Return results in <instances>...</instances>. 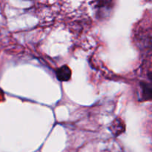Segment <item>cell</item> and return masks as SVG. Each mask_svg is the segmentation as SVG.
Returning a JSON list of instances; mask_svg holds the SVG:
<instances>
[{
    "label": "cell",
    "instance_id": "obj_2",
    "mask_svg": "<svg viewBox=\"0 0 152 152\" xmlns=\"http://www.w3.org/2000/svg\"><path fill=\"white\" fill-rule=\"evenodd\" d=\"M141 89H142V96L145 99H151V86L147 83H141Z\"/></svg>",
    "mask_w": 152,
    "mask_h": 152
},
{
    "label": "cell",
    "instance_id": "obj_1",
    "mask_svg": "<svg viewBox=\"0 0 152 152\" xmlns=\"http://www.w3.org/2000/svg\"><path fill=\"white\" fill-rule=\"evenodd\" d=\"M56 77L61 82H65L70 80L71 77V71L69 67L63 65L58 68L56 71Z\"/></svg>",
    "mask_w": 152,
    "mask_h": 152
}]
</instances>
